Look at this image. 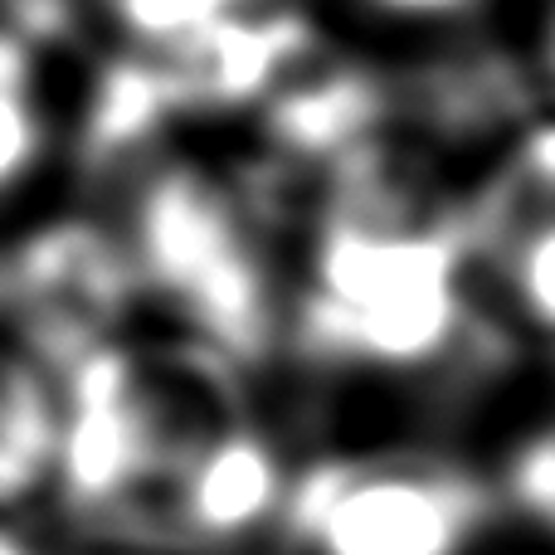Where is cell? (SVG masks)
<instances>
[{"mask_svg": "<svg viewBox=\"0 0 555 555\" xmlns=\"http://www.w3.org/2000/svg\"><path fill=\"white\" fill-rule=\"evenodd\" d=\"M551 68H555V10H551Z\"/></svg>", "mask_w": 555, "mask_h": 555, "instance_id": "30bf717a", "label": "cell"}, {"mask_svg": "<svg viewBox=\"0 0 555 555\" xmlns=\"http://www.w3.org/2000/svg\"><path fill=\"white\" fill-rule=\"evenodd\" d=\"M0 555H44L25 531H15L10 521H0Z\"/></svg>", "mask_w": 555, "mask_h": 555, "instance_id": "9c48e42d", "label": "cell"}, {"mask_svg": "<svg viewBox=\"0 0 555 555\" xmlns=\"http://www.w3.org/2000/svg\"><path fill=\"white\" fill-rule=\"evenodd\" d=\"M293 468L249 371L195 336L117 332L64 371L54 492L98 546L224 555L283 521Z\"/></svg>", "mask_w": 555, "mask_h": 555, "instance_id": "6da1fadb", "label": "cell"}, {"mask_svg": "<svg viewBox=\"0 0 555 555\" xmlns=\"http://www.w3.org/2000/svg\"><path fill=\"white\" fill-rule=\"evenodd\" d=\"M93 5L103 15L107 35L132 44L137 59H142V54H166V49L191 44L205 29L254 10L259 0H93Z\"/></svg>", "mask_w": 555, "mask_h": 555, "instance_id": "8992f818", "label": "cell"}, {"mask_svg": "<svg viewBox=\"0 0 555 555\" xmlns=\"http://www.w3.org/2000/svg\"><path fill=\"white\" fill-rule=\"evenodd\" d=\"M341 5L356 10V20L371 29H390V35H443V29H459L488 0H341Z\"/></svg>", "mask_w": 555, "mask_h": 555, "instance_id": "ba28073f", "label": "cell"}, {"mask_svg": "<svg viewBox=\"0 0 555 555\" xmlns=\"http://www.w3.org/2000/svg\"><path fill=\"white\" fill-rule=\"evenodd\" d=\"M317 185L287 249V312L312 361L341 375L420 380L473 346L468 210L380 142H356Z\"/></svg>", "mask_w": 555, "mask_h": 555, "instance_id": "7a4b0ae2", "label": "cell"}, {"mask_svg": "<svg viewBox=\"0 0 555 555\" xmlns=\"http://www.w3.org/2000/svg\"><path fill=\"white\" fill-rule=\"evenodd\" d=\"M492 492H498V507L507 502V507H517L537 531L555 537V424L527 434V439L512 449V459L502 463Z\"/></svg>", "mask_w": 555, "mask_h": 555, "instance_id": "52a82bcc", "label": "cell"}, {"mask_svg": "<svg viewBox=\"0 0 555 555\" xmlns=\"http://www.w3.org/2000/svg\"><path fill=\"white\" fill-rule=\"evenodd\" d=\"M64 152V107L35 29L0 20V210L25 201Z\"/></svg>", "mask_w": 555, "mask_h": 555, "instance_id": "5b68a950", "label": "cell"}, {"mask_svg": "<svg viewBox=\"0 0 555 555\" xmlns=\"http://www.w3.org/2000/svg\"><path fill=\"white\" fill-rule=\"evenodd\" d=\"M492 517V482L453 453L375 443L297 468L278 531L302 555H468Z\"/></svg>", "mask_w": 555, "mask_h": 555, "instance_id": "3957f363", "label": "cell"}, {"mask_svg": "<svg viewBox=\"0 0 555 555\" xmlns=\"http://www.w3.org/2000/svg\"><path fill=\"white\" fill-rule=\"evenodd\" d=\"M468 244L473 293L492 283V302L507 322L555 341V205L492 185L478 205H468Z\"/></svg>", "mask_w": 555, "mask_h": 555, "instance_id": "277c9868", "label": "cell"}]
</instances>
